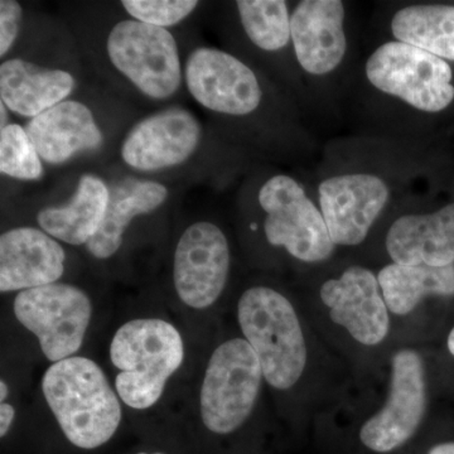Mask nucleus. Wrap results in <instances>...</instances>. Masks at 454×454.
I'll use <instances>...</instances> for the list:
<instances>
[{
	"mask_svg": "<svg viewBox=\"0 0 454 454\" xmlns=\"http://www.w3.org/2000/svg\"><path fill=\"white\" fill-rule=\"evenodd\" d=\"M241 25L259 49L274 52L292 38L291 18L283 0H240L236 3Z\"/></svg>",
	"mask_w": 454,
	"mask_h": 454,
	"instance_id": "24",
	"label": "nucleus"
},
{
	"mask_svg": "<svg viewBox=\"0 0 454 454\" xmlns=\"http://www.w3.org/2000/svg\"><path fill=\"white\" fill-rule=\"evenodd\" d=\"M66 252L59 240L35 227H14L0 236V292H22L57 283Z\"/></svg>",
	"mask_w": 454,
	"mask_h": 454,
	"instance_id": "16",
	"label": "nucleus"
},
{
	"mask_svg": "<svg viewBox=\"0 0 454 454\" xmlns=\"http://www.w3.org/2000/svg\"><path fill=\"white\" fill-rule=\"evenodd\" d=\"M0 394H2V396H0V400H2V403H4L8 395V387L4 381L0 382Z\"/></svg>",
	"mask_w": 454,
	"mask_h": 454,
	"instance_id": "31",
	"label": "nucleus"
},
{
	"mask_svg": "<svg viewBox=\"0 0 454 454\" xmlns=\"http://www.w3.org/2000/svg\"><path fill=\"white\" fill-rule=\"evenodd\" d=\"M104 53L114 73L146 100L163 103L184 85L178 43L169 29L125 18L107 29Z\"/></svg>",
	"mask_w": 454,
	"mask_h": 454,
	"instance_id": "4",
	"label": "nucleus"
},
{
	"mask_svg": "<svg viewBox=\"0 0 454 454\" xmlns=\"http://www.w3.org/2000/svg\"><path fill=\"white\" fill-rule=\"evenodd\" d=\"M366 74L375 88L423 112H441L454 98L447 62L403 42L379 47L367 61Z\"/></svg>",
	"mask_w": 454,
	"mask_h": 454,
	"instance_id": "7",
	"label": "nucleus"
},
{
	"mask_svg": "<svg viewBox=\"0 0 454 454\" xmlns=\"http://www.w3.org/2000/svg\"><path fill=\"white\" fill-rule=\"evenodd\" d=\"M42 391L65 437L95 450L109 442L121 420V406L101 367L73 356L49 367Z\"/></svg>",
	"mask_w": 454,
	"mask_h": 454,
	"instance_id": "1",
	"label": "nucleus"
},
{
	"mask_svg": "<svg viewBox=\"0 0 454 454\" xmlns=\"http://www.w3.org/2000/svg\"><path fill=\"white\" fill-rule=\"evenodd\" d=\"M109 197V184L106 179L85 173L67 201L46 206L37 212L38 226L62 243L74 247L86 245L103 223Z\"/></svg>",
	"mask_w": 454,
	"mask_h": 454,
	"instance_id": "21",
	"label": "nucleus"
},
{
	"mask_svg": "<svg viewBox=\"0 0 454 454\" xmlns=\"http://www.w3.org/2000/svg\"><path fill=\"white\" fill-rule=\"evenodd\" d=\"M387 249L396 264H454V203L434 214L397 219L387 232Z\"/></svg>",
	"mask_w": 454,
	"mask_h": 454,
	"instance_id": "20",
	"label": "nucleus"
},
{
	"mask_svg": "<svg viewBox=\"0 0 454 454\" xmlns=\"http://www.w3.org/2000/svg\"><path fill=\"white\" fill-rule=\"evenodd\" d=\"M238 319L265 380L278 390L294 387L306 369L307 346L291 301L268 286H253L239 301Z\"/></svg>",
	"mask_w": 454,
	"mask_h": 454,
	"instance_id": "3",
	"label": "nucleus"
},
{
	"mask_svg": "<svg viewBox=\"0 0 454 454\" xmlns=\"http://www.w3.org/2000/svg\"><path fill=\"white\" fill-rule=\"evenodd\" d=\"M138 454H149V453H145V452H140ZM153 454H163V453H153Z\"/></svg>",
	"mask_w": 454,
	"mask_h": 454,
	"instance_id": "33",
	"label": "nucleus"
},
{
	"mask_svg": "<svg viewBox=\"0 0 454 454\" xmlns=\"http://www.w3.org/2000/svg\"><path fill=\"white\" fill-rule=\"evenodd\" d=\"M25 129L43 163L64 166L80 155L98 153L106 133L85 101L67 98L27 121Z\"/></svg>",
	"mask_w": 454,
	"mask_h": 454,
	"instance_id": "13",
	"label": "nucleus"
},
{
	"mask_svg": "<svg viewBox=\"0 0 454 454\" xmlns=\"http://www.w3.org/2000/svg\"><path fill=\"white\" fill-rule=\"evenodd\" d=\"M184 358V340L169 322L158 318L127 322L110 345V360L121 370L115 378L116 393L137 411L152 408Z\"/></svg>",
	"mask_w": 454,
	"mask_h": 454,
	"instance_id": "2",
	"label": "nucleus"
},
{
	"mask_svg": "<svg viewBox=\"0 0 454 454\" xmlns=\"http://www.w3.org/2000/svg\"><path fill=\"white\" fill-rule=\"evenodd\" d=\"M109 205L97 235L85 245L95 259L112 258L121 249L125 232L137 217L162 207L169 199V188L151 178L125 176L109 184Z\"/></svg>",
	"mask_w": 454,
	"mask_h": 454,
	"instance_id": "19",
	"label": "nucleus"
},
{
	"mask_svg": "<svg viewBox=\"0 0 454 454\" xmlns=\"http://www.w3.org/2000/svg\"><path fill=\"white\" fill-rule=\"evenodd\" d=\"M387 199L389 190L376 176H340L322 182L319 202L334 245L363 243Z\"/></svg>",
	"mask_w": 454,
	"mask_h": 454,
	"instance_id": "14",
	"label": "nucleus"
},
{
	"mask_svg": "<svg viewBox=\"0 0 454 454\" xmlns=\"http://www.w3.org/2000/svg\"><path fill=\"white\" fill-rule=\"evenodd\" d=\"M184 85L199 106L220 115L245 116L258 109V77L238 57L214 47H196L184 65Z\"/></svg>",
	"mask_w": 454,
	"mask_h": 454,
	"instance_id": "10",
	"label": "nucleus"
},
{
	"mask_svg": "<svg viewBox=\"0 0 454 454\" xmlns=\"http://www.w3.org/2000/svg\"><path fill=\"white\" fill-rule=\"evenodd\" d=\"M448 349L454 356V328L450 331V337H448Z\"/></svg>",
	"mask_w": 454,
	"mask_h": 454,
	"instance_id": "32",
	"label": "nucleus"
},
{
	"mask_svg": "<svg viewBox=\"0 0 454 454\" xmlns=\"http://www.w3.org/2000/svg\"><path fill=\"white\" fill-rule=\"evenodd\" d=\"M428 454H454V443H442L433 447Z\"/></svg>",
	"mask_w": 454,
	"mask_h": 454,
	"instance_id": "29",
	"label": "nucleus"
},
{
	"mask_svg": "<svg viewBox=\"0 0 454 454\" xmlns=\"http://www.w3.org/2000/svg\"><path fill=\"white\" fill-rule=\"evenodd\" d=\"M379 286L372 271L352 267L321 288V300L330 309L331 319L366 346L378 345L389 333V309Z\"/></svg>",
	"mask_w": 454,
	"mask_h": 454,
	"instance_id": "15",
	"label": "nucleus"
},
{
	"mask_svg": "<svg viewBox=\"0 0 454 454\" xmlns=\"http://www.w3.org/2000/svg\"><path fill=\"white\" fill-rule=\"evenodd\" d=\"M427 408L426 372L422 357L402 349L393 358V375L387 404L370 418L360 432L369 450L387 453L406 443L419 428Z\"/></svg>",
	"mask_w": 454,
	"mask_h": 454,
	"instance_id": "12",
	"label": "nucleus"
},
{
	"mask_svg": "<svg viewBox=\"0 0 454 454\" xmlns=\"http://www.w3.org/2000/svg\"><path fill=\"white\" fill-rule=\"evenodd\" d=\"M0 172L20 181H38L44 176L43 160L25 127L17 122L0 129Z\"/></svg>",
	"mask_w": 454,
	"mask_h": 454,
	"instance_id": "25",
	"label": "nucleus"
},
{
	"mask_svg": "<svg viewBox=\"0 0 454 454\" xmlns=\"http://www.w3.org/2000/svg\"><path fill=\"white\" fill-rule=\"evenodd\" d=\"M14 415H16V411H14L13 406L7 404V403H2V405H0V435H2V438L5 437L8 430L11 429Z\"/></svg>",
	"mask_w": 454,
	"mask_h": 454,
	"instance_id": "28",
	"label": "nucleus"
},
{
	"mask_svg": "<svg viewBox=\"0 0 454 454\" xmlns=\"http://www.w3.org/2000/svg\"><path fill=\"white\" fill-rule=\"evenodd\" d=\"M391 31L403 42L439 59H454V7L411 5L397 12Z\"/></svg>",
	"mask_w": 454,
	"mask_h": 454,
	"instance_id": "23",
	"label": "nucleus"
},
{
	"mask_svg": "<svg viewBox=\"0 0 454 454\" xmlns=\"http://www.w3.org/2000/svg\"><path fill=\"white\" fill-rule=\"evenodd\" d=\"M13 310L20 324L40 340L44 356L59 363L82 348L92 304L79 286L53 283L18 293Z\"/></svg>",
	"mask_w": 454,
	"mask_h": 454,
	"instance_id": "6",
	"label": "nucleus"
},
{
	"mask_svg": "<svg viewBox=\"0 0 454 454\" xmlns=\"http://www.w3.org/2000/svg\"><path fill=\"white\" fill-rule=\"evenodd\" d=\"M121 8L131 20L169 29L186 20L199 8L196 0H124Z\"/></svg>",
	"mask_w": 454,
	"mask_h": 454,
	"instance_id": "26",
	"label": "nucleus"
},
{
	"mask_svg": "<svg viewBox=\"0 0 454 454\" xmlns=\"http://www.w3.org/2000/svg\"><path fill=\"white\" fill-rule=\"evenodd\" d=\"M345 8L340 0H304L291 17L295 55L307 73L334 70L346 53Z\"/></svg>",
	"mask_w": 454,
	"mask_h": 454,
	"instance_id": "17",
	"label": "nucleus"
},
{
	"mask_svg": "<svg viewBox=\"0 0 454 454\" xmlns=\"http://www.w3.org/2000/svg\"><path fill=\"white\" fill-rule=\"evenodd\" d=\"M262 378L258 355L247 340H226L215 349L200 394L206 428L216 434L240 428L255 406Z\"/></svg>",
	"mask_w": 454,
	"mask_h": 454,
	"instance_id": "5",
	"label": "nucleus"
},
{
	"mask_svg": "<svg viewBox=\"0 0 454 454\" xmlns=\"http://www.w3.org/2000/svg\"><path fill=\"white\" fill-rule=\"evenodd\" d=\"M258 199L267 215L264 232L269 244L286 247L306 262H322L333 253L324 215L294 179L283 175L269 178L260 188Z\"/></svg>",
	"mask_w": 454,
	"mask_h": 454,
	"instance_id": "8",
	"label": "nucleus"
},
{
	"mask_svg": "<svg viewBox=\"0 0 454 454\" xmlns=\"http://www.w3.org/2000/svg\"><path fill=\"white\" fill-rule=\"evenodd\" d=\"M378 280L387 309L405 316L427 295L454 294V264L435 268L394 262L382 269Z\"/></svg>",
	"mask_w": 454,
	"mask_h": 454,
	"instance_id": "22",
	"label": "nucleus"
},
{
	"mask_svg": "<svg viewBox=\"0 0 454 454\" xmlns=\"http://www.w3.org/2000/svg\"><path fill=\"white\" fill-rule=\"evenodd\" d=\"M230 271L229 241L210 221H196L182 232L173 258V283L191 309L211 307L225 289Z\"/></svg>",
	"mask_w": 454,
	"mask_h": 454,
	"instance_id": "11",
	"label": "nucleus"
},
{
	"mask_svg": "<svg viewBox=\"0 0 454 454\" xmlns=\"http://www.w3.org/2000/svg\"><path fill=\"white\" fill-rule=\"evenodd\" d=\"M25 12L16 0L0 2V57H4L13 49L20 28H22Z\"/></svg>",
	"mask_w": 454,
	"mask_h": 454,
	"instance_id": "27",
	"label": "nucleus"
},
{
	"mask_svg": "<svg viewBox=\"0 0 454 454\" xmlns=\"http://www.w3.org/2000/svg\"><path fill=\"white\" fill-rule=\"evenodd\" d=\"M202 138L195 114L184 106L164 107L130 128L121 142V158L128 168L155 175L190 162Z\"/></svg>",
	"mask_w": 454,
	"mask_h": 454,
	"instance_id": "9",
	"label": "nucleus"
},
{
	"mask_svg": "<svg viewBox=\"0 0 454 454\" xmlns=\"http://www.w3.org/2000/svg\"><path fill=\"white\" fill-rule=\"evenodd\" d=\"M8 112V107L5 106L4 104L2 103V101H0V129L11 124V122H9Z\"/></svg>",
	"mask_w": 454,
	"mask_h": 454,
	"instance_id": "30",
	"label": "nucleus"
},
{
	"mask_svg": "<svg viewBox=\"0 0 454 454\" xmlns=\"http://www.w3.org/2000/svg\"><path fill=\"white\" fill-rule=\"evenodd\" d=\"M76 86V77L66 68L22 57L3 59L0 65V101L28 121L70 98Z\"/></svg>",
	"mask_w": 454,
	"mask_h": 454,
	"instance_id": "18",
	"label": "nucleus"
}]
</instances>
